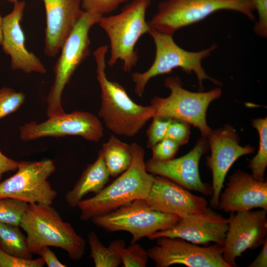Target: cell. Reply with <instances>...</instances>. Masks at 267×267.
<instances>
[{
  "label": "cell",
  "instance_id": "cell-1",
  "mask_svg": "<svg viewBox=\"0 0 267 267\" xmlns=\"http://www.w3.org/2000/svg\"><path fill=\"white\" fill-rule=\"evenodd\" d=\"M108 49L107 45H101L93 52L96 78L101 91V105L98 115L114 133L132 137L153 117L154 111L150 105L136 103L122 85L108 79L105 71Z\"/></svg>",
  "mask_w": 267,
  "mask_h": 267
},
{
  "label": "cell",
  "instance_id": "cell-2",
  "mask_svg": "<svg viewBox=\"0 0 267 267\" xmlns=\"http://www.w3.org/2000/svg\"><path fill=\"white\" fill-rule=\"evenodd\" d=\"M130 147L132 159L128 169L94 196L78 203L81 220H90L135 200L147 199L154 176L146 170L143 147L136 142Z\"/></svg>",
  "mask_w": 267,
  "mask_h": 267
},
{
  "label": "cell",
  "instance_id": "cell-3",
  "mask_svg": "<svg viewBox=\"0 0 267 267\" xmlns=\"http://www.w3.org/2000/svg\"><path fill=\"white\" fill-rule=\"evenodd\" d=\"M34 254L45 246L60 248L73 260L82 259L86 243L71 223L63 221L52 205L30 204L20 223Z\"/></svg>",
  "mask_w": 267,
  "mask_h": 267
},
{
  "label": "cell",
  "instance_id": "cell-4",
  "mask_svg": "<svg viewBox=\"0 0 267 267\" xmlns=\"http://www.w3.org/2000/svg\"><path fill=\"white\" fill-rule=\"evenodd\" d=\"M150 4V0H132L118 14L101 17L98 24L110 41L109 66L121 60L124 71L129 72L136 65L138 57L135 45L151 29L145 20Z\"/></svg>",
  "mask_w": 267,
  "mask_h": 267
},
{
  "label": "cell",
  "instance_id": "cell-5",
  "mask_svg": "<svg viewBox=\"0 0 267 267\" xmlns=\"http://www.w3.org/2000/svg\"><path fill=\"white\" fill-rule=\"evenodd\" d=\"M148 34L152 37L155 45V56L151 66L145 72H135L132 78L135 85V93L141 97L145 91L149 81L156 76L171 72L174 69L179 68L188 74L194 72L198 79L201 89H203L204 80L211 81L219 85L221 83L209 77L202 65V60L208 57L217 46L210 47L193 52L187 51L178 45L173 36L161 33L150 29Z\"/></svg>",
  "mask_w": 267,
  "mask_h": 267
},
{
  "label": "cell",
  "instance_id": "cell-6",
  "mask_svg": "<svg viewBox=\"0 0 267 267\" xmlns=\"http://www.w3.org/2000/svg\"><path fill=\"white\" fill-rule=\"evenodd\" d=\"M231 10L254 21V9L249 0H166L148 21L151 29L173 36L180 28L198 23L216 12Z\"/></svg>",
  "mask_w": 267,
  "mask_h": 267
},
{
  "label": "cell",
  "instance_id": "cell-7",
  "mask_svg": "<svg viewBox=\"0 0 267 267\" xmlns=\"http://www.w3.org/2000/svg\"><path fill=\"white\" fill-rule=\"evenodd\" d=\"M101 17L84 11L61 47L53 68V83L46 98L48 117L65 113L61 103L63 91L77 68L90 55L89 32Z\"/></svg>",
  "mask_w": 267,
  "mask_h": 267
},
{
  "label": "cell",
  "instance_id": "cell-8",
  "mask_svg": "<svg viewBox=\"0 0 267 267\" xmlns=\"http://www.w3.org/2000/svg\"><path fill=\"white\" fill-rule=\"evenodd\" d=\"M170 90L166 97L154 96L150 101L154 116L177 119L197 128L202 136L207 137L212 130L206 120V113L210 103L222 95V90L216 88L208 91L192 92L183 88L178 76L169 77L164 83Z\"/></svg>",
  "mask_w": 267,
  "mask_h": 267
},
{
  "label": "cell",
  "instance_id": "cell-9",
  "mask_svg": "<svg viewBox=\"0 0 267 267\" xmlns=\"http://www.w3.org/2000/svg\"><path fill=\"white\" fill-rule=\"evenodd\" d=\"M180 219L177 215L152 209L145 199H136L90 221L95 226L108 232H128L132 236L131 243H134L172 227Z\"/></svg>",
  "mask_w": 267,
  "mask_h": 267
},
{
  "label": "cell",
  "instance_id": "cell-10",
  "mask_svg": "<svg viewBox=\"0 0 267 267\" xmlns=\"http://www.w3.org/2000/svg\"><path fill=\"white\" fill-rule=\"evenodd\" d=\"M55 170L50 159L19 162L17 172L0 183V198H15L29 204L52 205L57 192L48 178Z\"/></svg>",
  "mask_w": 267,
  "mask_h": 267
},
{
  "label": "cell",
  "instance_id": "cell-11",
  "mask_svg": "<svg viewBox=\"0 0 267 267\" xmlns=\"http://www.w3.org/2000/svg\"><path fill=\"white\" fill-rule=\"evenodd\" d=\"M147 250L156 267L179 264L188 267H230L222 257V246L202 247L179 238L160 237Z\"/></svg>",
  "mask_w": 267,
  "mask_h": 267
},
{
  "label": "cell",
  "instance_id": "cell-12",
  "mask_svg": "<svg viewBox=\"0 0 267 267\" xmlns=\"http://www.w3.org/2000/svg\"><path fill=\"white\" fill-rule=\"evenodd\" d=\"M19 130L20 138L25 141L49 136L77 135L98 142L104 134L102 123L96 115L77 111L48 117L40 123L35 121L26 123Z\"/></svg>",
  "mask_w": 267,
  "mask_h": 267
},
{
  "label": "cell",
  "instance_id": "cell-13",
  "mask_svg": "<svg viewBox=\"0 0 267 267\" xmlns=\"http://www.w3.org/2000/svg\"><path fill=\"white\" fill-rule=\"evenodd\" d=\"M207 138L211 149V155L207 158V165L212 174L210 205L217 208L229 170L238 158L254 153L255 149L251 145H241L235 129L230 125L212 130Z\"/></svg>",
  "mask_w": 267,
  "mask_h": 267
},
{
  "label": "cell",
  "instance_id": "cell-14",
  "mask_svg": "<svg viewBox=\"0 0 267 267\" xmlns=\"http://www.w3.org/2000/svg\"><path fill=\"white\" fill-rule=\"evenodd\" d=\"M222 246V257L230 267L247 250L262 245L267 234V211L260 209L230 213Z\"/></svg>",
  "mask_w": 267,
  "mask_h": 267
},
{
  "label": "cell",
  "instance_id": "cell-15",
  "mask_svg": "<svg viewBox=\"0 0 267 267\" xmlns=\"http://www.w3.org/2000/svg\"><path fill=\"white\" fill-rule=\"evenodd\" d=\"M209 147L207 137L202 136L187 154L166 161L151 159L145 162L146 171L166 178L184 188L205 195L212 194V187L201 180L199 164Z\"/></svg>",
  "mask_w": 267,
  "mask_h": 267
},
{
  "label": "cell",
  "instance_id": "cell-16",
  "mask_svg": "<svg viewBox=\"0 0 267 267\" xmlns=\"http://www.w3.org/2000/svg\"><path fill=\"white\" fill-rule=\"evenodd\" d=\"M146 202L153 210L175 215L180 219L199 215L208 210V203L202 196L191 193L188 189L163 177L157 176Z\"/></svg>",
  "mask_w": 267,
  "mask_h": 267
},
{
  "label": "cell",
  "instance_id": "cell-17",
  "mask_svg": "<svg viewBox=\"0 0 267 267\" xmlns=\"http://www.w3.org/2000/svg\"><path fill=\"white\" fill-rule=\"evenodd\" d=\"M228 221V219L208 208L205 213L181 219L172 227L148 238L151 240L160 237L179 238L198 245L214 242L223 246Z\"/></svg>",
  "mask_w": 267,
  "mask_h": 267
},
{
  "label": "cell",
  "instance_id": "cell-18",
  "mask_svg": "<svg viewBox=\"0 0 267 267\" xmlns=\"http://www.w3.org/2000/svg\"><path fill=\"white\" fill-rule=\"evenodd\" d=\"M13 4L12 11L3 17L1 44L2 50L10 56L13 70L44 74L46 69L44 65L26 47L25 37L21 25L26 3L19 0Z\"/></svg>",
  "mask_w": 267,
  "mask_h": 267
},
{
  "label": "cell",
  "instance_id": "cell-19",
  "mask_svg": "<svg viewBox=\"0 0 267 267\" xmlns=\"http://www.w3.org/2000/svg\"><path fill=\"white\" fill-rule=\"evenodd\" d=\"M218 207L226 213L254 208L267 211V182L257 180L251 174L237 170L228 178L219 197Z\"/></svg>",
  "mask_w": 267,
  "mask_h": 267
},
{
  "label": "cell",
  "instance_id": "cell-20",
  "mask_svg": "<svg viewBox=\"0 0 267 267\" xmlns=\"http://www.w3.org/2000/svg\"><path fill=\"white\" fill-rule=\"evenodd\" d=\"M46 14L44 53L55 57L81 17V0H42Z\"/></svg>",
  "mask_w": 267,
  "mask_h": 267
},
{
  "label": "cell",
  "instance_id": "cell-21",
  "mask_svg": "<svg viewBox=\"0 0 267 267\" xmlns=\"http://www.w3.org/2000/svg\"><path fill=\"white\" fill-rule=\"evenodd\" d=\"M109 177V172L99 151L96 160L87 167L73 187L66 194V203L70 207H77L78 203L89 193L96 194L100 192L105 187Z\"/></svg>",
  "mask_w": 267,
  "mask_h": 267
},
{
  "label": "cell",
  "instance_id": "cell-22",
  "mask_svg": "<svg viewBox=\"0 0 267 267\" xmlns=\"http://www.w3.org/2000/svg\"><path fill=\"white\" fill-rule=\"evenodd\" d=\"M110 176L116 177L130 167L132 159L130 145L111 135L99 151Z\"/></svg>",
  "mask_w": 267,
  "mask_h": 267
},
{
  "label": "cell",
  "instance_id": "cell-23",
  "mask_svg": "<svg viewBox=\"0 0 267 267\" xmlns=\"http://www.w3.org/2000/svg\"><path fill=\"white\" fill-rule=\"evenodd\" d=\"M88 239L90 258L95 267H117L122 264L120 252L126 246L123 240H113L106 247L94 232L89 233Z\"/></svg>",
  "mask_w": 267,
  "mask_h": 267
},
{
  "label": "cell",
  "instance_id": "cell-24",
  "mask_svg": "<svg viewBox=\"0 0 267 267\" xmlns=\"http://www.w3.org/2000/svg\"><path fill=\"white\" fill-rule=\"evenodd\" d=\"M0 248L17 258L32 259L26 236L17 225L0 222Z\"/></svg>",
  "mask_w": 267,
  "mask_h": 267
},
{
  "label": "cell",
  "instance_id": "cell-25",
  "mask_svg": "<svg viewBox=\"0 0 267 267\" xmlns=\"http://www.w3.org/2000/svg\"><path fill=\"white\" fill-rule=\"evenodd\" d=\"M252 124L258 132L259 146L257 153L250 161L248 167L254 178L265 181V173L267 167V118L254 119Z\"/></svg>",
  "mask_w": 267,
  "mask_h": 267
},
{
  "label": "cell",
  "instance_id": "cell-26",
  "mask_svg": "<svg viewBox=\"0 0 267 267\" xmlns=\"http://www.w3.org/2000/svg\"><path fill=\"white\" fill-rule=\"evenodd\" d=\"M29 204L15 198H0V222L20 226Z\"/></svg>",
  "mask_w": 267,
  "mask_h": 267
},
{
  "label": "cell",
  "instance_id": "cell-27",
  "mask_svg": "<svg viewBox=\"0 0 267 267\" xmlns=\"http://www.w3.org/2000/svg\"><path fill=\"white\" fill-rule=\"evenodd\" d=\"M25 95L7 87L0 89V119L10 114L23 104Z\"/></svg>",
  "mask_w": 267,
  "mask_h": 267
},
{
  "label": "cell",
  "instance_id": "cell-28",
  "mask_svg": "<svg viewBox=\"0 0 267 267\" xmlns=\"http://www.w3.org/2000/svg\"><path fill=\"white\" fill-rule=\"evenodd\" d=\"M120 256L124 267H145L149 258L147 250L137 242L123 248Z\"/></svg>",
  "mask_w": 267,
  "mask_h": 267
},
{
  "label": "cell",
  "instance_id": "cell-29",
  "mask_svg": "<svg viewBox=\"0 0 267 267\" xmlns=\"http://www.w3.org/2000/svg\"><path fill=\"white\" fill-rule=\"evenodd\" d=\"M132 0H81V7L86 12L104 16L114 11L120 5Z\"/></svg>",
  "mask_w": 267,
  "mask_h": 267
},
{
  "label": "cell",
  "instance_id": "cell-30",
  "mask_svg": "<svg viewBox=\"0 0 267 267\" xmlns=\"http://www.w3.org/2000/svg\"><path fill=\"white\" fill-rule=\"evenodd\" d=\"M147 131V146L151 148L158 142L166 137L172 119L159 116H154Z\"/></svg>",
  "mask_w": 267,
  "mask_h": 267
},
{
  "label": "cell",
  "instance_id": "cell-31",
  "mask_svg": "<svg viewBox=\"0 0 267 267\" xmlns=\"http://www.w3.org/2000/svg\"><path fill=\"white\" fill-rule=\"evenodd\" d=\"M190 125L185 122L172 119L166 137L174 141L179 146L185 144L189 138Z\"/></svg>",
  "mask_w": 267,
  "mask_h": 267
},
{
  "label": "cell",
  "instance_id": "cell-32",
  "mask_svg": "<svg viewBox=\"0 0 267 267\" xmlns=\"http://www.w3.org/2000/svg\"><path fill=\"white\" fill-rule=\"evenodd\" d=\"M180 146L174 141L164 138L156 144L151 149V159L155 161H166L174 158Z\"/></svg>",
  "mask_w": 267,
  "mask_h": 267
},
{
  "label": "cell",
  "instance_id": "cell-33",
  "mask_svg": "<svg viewBox=\"0 0 267 267\" xmlns=\"http://www.w3.org/2000/svg\"><path fill=\"white\" fill-rule=\"evenodd\" d=\"M43 259H23L11 256L0 248V267H43Z\"/></svg>",
  "mask_w": 267,
  "mask_h": 267
},
{
  "label": "cell",
  "instance_id": "cell-34",
  "mask_svg": "<svg viewBox=\"0 0 267 267\" xmlns=\"http://www.w3.org/2000/svg\"><path fill=\"white\" fill-rule=\"evenodd\" d=\"M255 10H256L259 20L254 27V31L259 36H267V0H249Z\"/></svg>",
  "mask_w": 267,
  "mask_h": 267
},
{
  "label": "cell",
  "instance_id": "cell-35",
  "mask_svg": "<svg viewBox=\"0 0 267 267\" xmlns=\"http://www.w3.org/2000/svg\"><path fill=\"white\" fill-rule=\"evenodd\" d=\"M39 255L43 259L44 264L48 267H65L66 266L62 264L57 258L55 254L48 246L43 247L39 251Z\"/></svg>",
  "mask_w": 267,
  "mask_h": 267
},
{
  "label": "cell",
  "instance_id": "cell-36",
  "mask_svg": "<svg viewBox=\"0 0 267 267\" xmlns=\"http://www.w3.org/2000/svg\"><path fill=\"white\" fill-rule=\"evenodd\" d=\"M18 162L10 159L0 151V180L3 174L17 170Z\"/></svg>",
  "mask_w": 267,
  "mask_h": 267
},
{
  "label": "cell",
  "instance_id": "cell-37",
  "mask_svg": "<svg viewBox=\"0 0 267 267\" xmlns=\"http://www.w3.org/2000/svg\"><path fill=\"white\" fill-rule=\"evenodd\" d=\"M263 247L259 254L253 262L248 266L249 267H267V238L262 245Z\"/></svg>",
  "mask_w": 267,
  "mask_h": 267
},
{
  "label": "cell",
  "instance_id": "cell-38",
  "mask_svg": "<svg viewBox=\"0 0 267 267\" xmlns=\"http://www.w3.org/2000/svg\"><path fill=\"white\" fill-rule=\"evenodd\" d=\"M2 19L3 17L0 14V45H1L2 40Z\"/></svg>",
  "mask_w": 267,
  "mask_h": 267
},
{
  "label": "cell",
  "instance_id": "cell-39",
  "mask_svg": "<svg viewBox=\"0 0 267 267\" xmlns=\"http://www.w3.org/2000/svg\"><path fill=\"white\" fill-rule=\"evenodd\" d=\"M8 1L14 3L15 2L19 1L20 0H7Z\"/></svg>",
  "mask_w": 267,
  "mask_h": 267
}]
</instances>
